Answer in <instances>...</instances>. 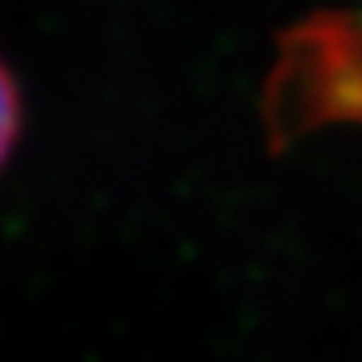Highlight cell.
<instances>
[{
    "label": "cell",
    "mask_w": 362,
    "mask_h": 362,
    "mask_svg": "<svg viewBox=\"0 0 362 362\" xmlns=\"http://www.w3.org/2000/svg\"><path fill=\"white\" fill-rule=\"evenodd\" d=\"M279 141L332 117H362V21H305L282 44L265 88Z\"/></svg>",
    "instance_id": "6da1fadb"
},
{
    "label": "cell",
    "mask_w": 362,
    "mask_h": 362,
    "mask_svg": "<svg viewBox=\"0 0 362 362\" xmlns=\"http://www.w3.org/2000/svg\"><path fill=\"white\" fill-rule=\"evenodd\" d=\"M21 121H24L21 90H17L11 67L4 64V57H0V168H4V161L11 158L13 144L21 138Z\"/></svg>",
    "instance_id": "7a4b0ae2"
}]
</instances>
